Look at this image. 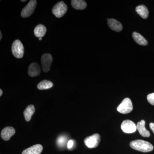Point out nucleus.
Returning a JSON list of instances; mask_svg holds the SVG:
<instances>
[{"label": "nucleus", "mask_w": 154, "mask_h": 154, "mask_svg": "<svg viewBox=\"0 0 154 154\" xmlns=\"http://www.w3.org/2000/svg\"><path fill=\"white\" fill-rule=\"evenodd\" d=\"M132 37L135 42L141 45H146L148 44L147 41L143 36L137 32H133Z\"/></svg>", "instance_id": "obj_18"}, {"label": "nucleus", "mask_w": 154, "mask_h": 154, "mask_svg": "<svg viewBox=\"0 0 154 154\" xmlns=\"http://www.w3.org/2000/svg\"><path fill=\"white\" fill-rule=\"evenodd\" d=\"M26 1H22V2H26Z\"/></svg>", "instance_id": "obj_27"}, {"label": "nucleus", "mask_w": 154, "mask_h": 154, "mask_svg": "<svg viewBox=\"0 0 154 154\" xmlns=\"http://www.w3.org/2000/svg\"><path fill=\"white\" fill-rule=\"evenodd\" d=\"M66 138L64 136H60L57 139V143L58 145L60 146H63L66 143Z\"/></svg>", "instance_id": "obj_20"}, {"label": "nucleus", "mask_w": 154, "mask_h": 154, "mask_svg": "<svg viewBox=\"0 0 154 154\" xmlns=\"http://www.w3.org/2000/svg\"><path fill=\"white\" fill-rule=\"evenodd\" d=\"M121 129L125 133H133L137 130V125L131 120L127 119L122 122Z\"/></svg>", "instance_id": "obj_8"}, {"label": "nucleus", "mask_w": 154, "mask_h": 154, "mask_svg": "<svg viewBox=\"0 0 154 154\" xmlns=\"http://www.w3.org/2000/svg\"><path fill=\"white\" fill-rule=\"evenodd\" d=\"M53 58L51 54H45L41 57V65L45 72H49L52 64Z\"/></svg>", "instance_id": "obj_7"}, {"label": "nucleus", "mask_w": 154, "mask_h": 154, "mask_svg": "<svg viewBox=\"0 0 154 154\" xmlns=\"http://www.w3.org/2000/svg\"><path fill=\"white\" fill-rule=\"evenodd\" d=\"M3 94V91L2 89H0V96H2Z\"/></svg>", "instance_id": "obj_24"}, {"label": "nucleus", "mask_w": 154, "mask_h": 154, "mask_svg": "<svg viewBox=\"0 0 154 154\" xmlns=\"http://www.w3.org/2000/svg\"><path fill=\"white\" fill-rule=\"evenodd\" d=\"M35 112V107L32 105H28L24 111V115L25 120L27 122L30 121L31 117Z\"/></svg>", "instance_id": "obj_17"}, {"label": "nucleus", "mask_w": 154, "mask_h": 154, "mask_svg": "<svg viewBox=\"0 0 154 154\" xmlns=\"http://www.w3.org/2000/svg\"><path fill=\"white\" fill-rule=\"evenodd\" d=\"M136 11L137 14L144 19H147L148 17L149 13L148 10L147 8L144 5L137 6L136 8Z\"/></svg>", "instance_id": "obj_15"}, {"label": "nucleus", "mask_w": 154, "mask_h": 154, "mask_svg": "<svg viewBox=\"0 0 154 154\" xmlns=\"http://www.w3.org/2000/svg\"><path fill=\"white\" fill-rule=\"evenodd\" d=\"M16 133V131L12 127H7L2 130L1 137L5 140L8 141L10 139L12 136Z\"/></svg>", "instance_id": "obj_9"}, {"label": "nucleus", "mask_w": 154, "mask_h": 154, "mask_svg": "<svg viewBox=\"0 0 154 154\" xmlns=\"http://www.w3.org/2000/svg\"><path fill=\"white\" fill-rule=\"evenodd\" d=\"M130 146L134 149L143 152L152 151L154 149L151 143L142 140H137L131 142Z\"/></svg>", "instance_id": "obj_1"}, {"label": "nucleus", "mask_w": 154, "mask_h": 154, "mask_svg": "<svg viewBox=\"0 0 154 154\" xmlns=\"http://www.w3.org/2000/svg\"><path fill=\"white\" fill-rule=\"evenodd\" d=\"M12 52L13 55L17 58L23 57L24 54V47L21 42L19 39L15 40L12 45Z\"/></svg>", "instance_id": "obj_2"}, {"label": "nucleus", "mask_w": 154, "mask_h": 154, "mask_svg": "<svg viewBox=\"0 0 154 154\" xmlns=\"http://www.w3.org/2000/svg\"><path fill=\"white\" fill-rule=\"evenodd\" d=\"M74 145V141L72 140H69L68 142L67 148L69 149H71Z\"/></svg>", "instance_id": "obj_22"}, {"label": "nucleus", "mask_w": 154, "mask_h": 154, "mask_svg": "<svg viewBox=\"0 0 154 154\" xmlns=\"http://www.w3.org/2000/svg\"><path fill=\"white\" fill-rule=\"evenodd\" d=\"M36 0H31L23 8L21 12V16L23 18H27L33 14L36 6Z\"/></svg>", "instance_id": "obj_6"}, {"label": "nucleus", "mask_w": 154, "mask_h": 154, "mask_svg": "<svg viewBox=\"0 0 154 154\" xmlns=\"http://www.w3.org/2000/svg\"><path fill=\"white\" fill-rule=\"evenodd\" d=\"M47 31V29L44 25L39 24L35 27L34 30V33L36 37L40 38L45 35Z\"/></svg>", "instance_id": "obj_14"}, {"label": "nucleus", "mask_w": 154, "mask_h": 154, "mask_svg": "<svg viewBox=\"0 0 154 154\" xmlns=\"http://www.w3.org/2000/svg\"><path fill=\"white\" fill-rule=\"evenodd\" d=\"M132 103L129 98H126L119 104L117 107V110L119 113L127 114L130 113L133 110Z\"/></svg>", "instance_id": "obj_3"}, {"label": "nucleus", "mask_w": 154, "mask_h": 154, "mask_svg": "<svg viewBox=\"0 0 154 154\" xmlns=\"http://www.w3.org/2000/svg\"><path fill=\"white\" fill-rule=\"evenodd\" d=\"M38 39H39V40H42V38H41V37H40V38H38Z\"/></svg>", "instance_id": "obj_26"}, {"label": "nucleus", "mask_w": 154, "mask_h": 154, "mask_svg": "<svg viewBox=\"0 0 154 154\" xmlns=\"http://www.w3.org/2000/svg\"><path fill=\"white\" fill-rule=\"evenodd\" d=\"M100 140L101 137L100 135L98 134H95L86 137L84 140V142L89 148H94L99 146Z\"/></svg>", "instance_id": "obj_5"}, {"label": "nucleus", "mask_w": 154, "mask_h": 154, "mask_svg": "<svg viewBox=\"0 0 154 154\" xmlns=\"http://www.w3.org/2000/svg\"><path fill=\"white\" fill-rule=\"evenodd\" d=\"M149 127L152 130V131L154 134V123L153 122H151L149 124Z\"/></svg>", "instance_id": "obj_23"}, {"label": "nucleus", "mask_w": 154, "mask_h": 154, "mask_svg": "<svg viewBox=\"0 0 154 154\" xmlns=\"http://www.w3.org/2000/svg\"><path fill=\"white\" fill-rule=\"evenodd\" d=\"M2 33L1 31H0V40H1V39H2Z\"/></svg>", "instance_id": "obj_25"}, {"label": "nucleus", "mask_w": 154, "mask_h": 154, "mask_svg": "<svg viewBox=\"0 0 154 154\" xmlns=\"http://www.w3.org/2000/svg\"><path fill=\"white\" fill-rule=\"evenodd\" d=\"M41 69L38 63H33L30 64L28 67V74L30 77H36L39 75Z\"/></svg>", "instance_id": "obj_10"}, {"label": "nucleus", "mask_w": 154, "mask_h": 154, "mask_svg": "<svg viewBox=\"0 0 154 154\" xmlns=\"http://www.w3.org/2000/svg\"><path fill=\"white\" fill-rule=\"evenodd\" d=\"M147 99L151 105H154V93L149 94L147 96Z\"/></svg>", "instance_id": "obj_21"}, {"label": "nucleus", "mask_w": 154, "mask_h": 154, "mask_svg": "<svg viewBox=\"0 0 154 154\" xmlns=\"http://www.w3.org/2000/svg\"><path fill=\"white\" fill-rule=\"evenodd\" d=\"M145 125V122L144 120H141L140 122H138L137 124V129L142 136L143 137H149L150 134L149 131L146 129Z\"/></svg>", "instance_id": "obj_12"}, {"label": "nucleus", "mask_w": 154, "mask_h": 154, "mask_svg": "<svg viewBox=\"0 0 154 154\" xmlns=\"http://www.w3.org/2000/svg\"><path fill=\"white\" fill-rule=\"evenodd\" d=\"M71 5L74 8L78 10H83L86 8L87 4L83 0H72Z\"/></svg>", "instance_id": "obj_16"}, {"label": "nucleus", "mask_w": 154, "mask_h": 154, "mask_svg": "<svg viewBox=\"0 0 154 154\" xmlns=\"http://www.w3.org/2000/svg\"><path fill=\"white\" fill-rule=\"evenodd\" d=\"M43 150V147L40 144H36L25 149L22 154H40Z\"/></svg>", "instance_id": "obj_13"}, {"label": "nucleus", "mask_w": 154, "mask_h": 154, "mask_svg": "<svg viewBox=\"0 0 154 154\" xmlns=\"http://www.w3.org/2000/svg\"><path fill=\"white\" fill-rule=\"evenodd\" d=\"M67 6L63 2H60L53 8V14L57 18L63 17L67 11Z\"/></svg>", "instance_id": "obj_4"}, {"label": "nucleus", "mask_w": 154, "mask_h": 154, "mask_svg": "<svg viewBox=\"0 0 154 154\" xmlns=\"http://www.w3.org/2000/svg\"><path fill=\"white\" fill-rule=\"evenodd\" d=\"M53 84L52 82L48 80H43L37 85V88L40 90H47L52 88Z\"/></svg>", "instance_id": "obj_19"}, {"label": "nucleus", "mask_w": 154, "mask_h": 154, "mask_svg": "<svg viewBox=\"0 0 154 154\" xmlns=\"http://www.w3.org/2000/svg\"><path fill=\"white\" fill-rule=\"evenodd\" d=\"M107 24L111 30L119 32L122 30V25L121 23L115 19H107Z\"/></svg>", "instance_id": "obj_11"}]
</instances>
